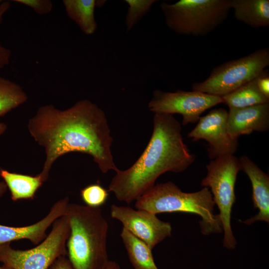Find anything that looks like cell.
Segmentation results:
<instances>
[{
  "label": "cell",
  "instance_id": "6da1fadb",
  "mask_svg": "<svg viewBox=\"0 0 269 269\" xmlns=\"http://www.w3.org/2000/svg\"><path fill=\"white\" fill-rule=\"evenodd\" d=\"M33 139L45 151L41 171L43 182L60 156L72 152L90 155L101 172L118 170L111 151L113 138L104 111L87 99L60 110L52 105L40 107L27 123Z\"/></svg>",
  "mask_w": 269,
  "mask_h": 269
},
{
  "label": "cell",
  "instance_id": "7a4b0ae2",
  "mask_svg": "<svg viewBox=\"0 0 269 269\" xmlns=\"http://www.w3.org/2000/svg\"><path fill=\"white\" fill-rule=\"evenodd\" d=\"M153 132L140 156L129 168L118 170L109 185L116 198L127 204L136 201L166 172H181L195 159L184 143L180 123L172 115L154 114Z\"/></svg>",
  "mask_w": 269,
  "mask_h": 269
},
{
  "label": "cell",
  "instance_id": "3957f363",
  "mask_svg": "<svg viewBox=\"0 0 269 269\" xmlns=\"http://www.w3.org/2000/svg\"><path fill=\"white\" fill-rule=\"evenodd\" d=\"M68 259L74 269H104L108 262L107 220L100 207L69 203Z\"/></svg>",
  "mask_w": 269,
  "mask_h": 269
},
{
  "label": "cell",
  "instance_id": "277c9868",
  "mask_svg": "<svg viewBox=\"0 0 269 269\" xmlns=\"http://www.w3.org/2000/svg\"><path fill=\"white\" fill-rule=\"evenodd\" d=\"M215 203L207 187L192 193L183 192L172 182L154 185L135 201L136 209L155 215L162 213L186 212L200 216L201 232L205 235L222 231L219 215L214 214Z\"/></svg>",
  "mask_w": 269,
  "mask_h": 269
},
{
  "label": "cell",
  "instance_id": "5b68a950",
  "mask_svg": "<svg viewBox=\"0 0 269 269\" xmlns=\"http://www.w3.org/2000/svg\"><path fill=\"white\" fill-rule=\"evenodd\" d=\"M167 27L180 35L203 36L227 18L231 0H180L169 4L162 2Z\"/></svg>",
  "mask_w": 269,
  "mask_h": 269
},
{
  "label": "cell",
  "instance_id": "8992f818",
  "mask_svg": "<svg viewBox=\"0 0 269 269\" xmlns=\"http://www.w3.org/2000/svg\"><path fill=\"white\" fill-rule=\"evenodd\" d=\"M207 175L201 182L204 187L211 189L213 199L219 210L218 214L224 231L223 245L228 249L236 247L237 242L231 225V213L236 201L235 186L241 169L239 160L234 155L212 159L206 166Z\"/></svg>",
  "mask_w": 269,
  "mask_h": 269
},
{
  "label": "cell",
  "instance_id": "52a82bcc",
  "mask_svg": "<svg viewBox=\"0 0 269 269\" xmlns=\"http://www.w3.org/2000/svg\"><path fill=\"white\" fill-rule=\"evenodd\" d=\"M50 232L37 246L21 250L10 243L0 245V262L12 269H48L59 257L67 255L70 224L65 214L53 223Z\"/></svg>",
  "mask_w": 269,
  "mask_h": 269
},
{
  "label": "cell",
  "instance_id": "ba28073f",
  "mask_svg": "<svg viewBox=\"0 0 269 269\" xmlns=\"http://www.w3.org/2000/svg\"><path fill=\"white\" fill-rule=\"evenodd\" d=\"M269 66V49L264 48L214 67L204 81L195 82L192 91L222 97L255 79Z\"/></svg>",
  "mask_w": 269,
  "mask_h": 269
},
{
  "label": "cell",
  "instance_id": "9c48e42d",
  "mask_svg": "<svg viewBox=\"0 0 269 269\" xmlns=\"http://www.w3.org/2000/svg\"><path fill=\"white\" fill-rule=\"evenodd\" d=\"M222 103L221 97L195 91L168 92L155 90L148 107L154 114H180L182 124L185 125L198 122L204 112Z\"/></svg>",
  "mask_w": 269,
  "mask_h": 269
},
{
  "label": "cell",
  "instance_id": "30bf717a",
  "mask_svg": "<svg viewBox=\"0 0 269 269\" xmlns=\"http://www.w3.org/2000/svg\"><path fill=\"white\" fill-rule=\"evenodd\" d=\"M228 112L223 108L214 109L201 117L196 127L187 134L193 141L205 139L208 142L207 151L212 159L234 155L239 142L233 139L227 131Z\"/></svg>",
  "mask_w": 269,
  "mask_h": 269
},
{
  "label": "cell",
  "instance_id": "8fae6325",
  "mask_svg": "<svg viewBox=\"0 0 269 269\" xmlns=\"http://www.w3.org/2000/svg\"><path fill=\"white\" fill-rule=\"evenodd\" d=\"M110 214L122 223L123 228L152 249L171 235L170 223L160 220L156 215L147 211L113 204L110 207Z\"/></svg>",
  "mask_w": 269,
  "mask_h": 269
},
{
  "label": "cell",
  "instance_id": "7c38bea8",
  "mask_svg": "<svg viewBox=\"0 0 269 269\" xmlns=\"http://www.w3.org/2000/svg\"><path fill=\"white\" fill-rule=\"evenodd\" d=\"M69 198L65 197L56 201L43 219L30 225L10 227L0 225V245L11 241L27 239L38 245L47 236L46 231L59 217L66 214Z\"/></svg>",
  "mask_w": 269,
  "mask_h": 269
},
{
  "label": "cell",
  "instance_id": "4fadbf2b",
  "mask_svg": "<svg viewBox=\"0 0 269 269\" xmlns=\"http://www.w3.org/2000/svg\"><path fill=\"white\" fill-rule=\"evenodd\" d=\"M227 127L233 139L253 132H267L269 129V103L229 108Z\"/></svg>",
  "mask_w": 269,
  "mask_h": 269
},
{
  "label": "cell",
  "instance_id": "5bb4252c",
  "mask_svg": "<svg viewBox=\"0 0 269 269\" xmlns=\"http://www.w3.org/2000/svg\"><path fill=\"white\" fill-rule=\"evenodd\" d=\"M241 169L249 177L252 187V200L258 213L244 223L250 225L257 221L269 223V177L249 157L242 155L239 158Z\"/></svg>",
  "mask_w": 269,
  "mask_h": 269
},
{
  "label": "cell",
  "instance_id": "9a60e30c",
  "mask_svg": "<svg viewBox=\"0 0 269 269\" xmlns=\"http://www.w3.org/2000/svg\"><path fill=\"white\" fill-rule=\"evenodd\" d=\"M234 16L253 28L269 26V0H231Z\"/></svg>",
  "mask_w": 269,
  "mask_h": 269
},
{
  "label": "cell",
  "instance_id": "2e32d148",
  "mask_svg": "<svg viewBox=\"0 0 269 269\" xmlns=\"http://www.w3.org/2000/svg\"><path fill=\"white\" fill-rule=\"evenodd\" d=\"M0 176L10 191L12 201L33 199L43 182L38 174L35 176L9 172L0 168Z\"/></svg>",
  "mask_w": 269,
  "mask_h": 269
},
{
  "label": "cell",
  "instance_id": "e0dca14e",
  "mask_svg": "<svg viewBox=\"0 0 269 269\" xmlns=\"http://www.w3.org/2000/svg\"><path fill=\"white\" fill-rule=\"evenodd\" d=\"M65 11L86 35L94 34L98 24L95 17L96 0H63Z\"/></svg>",
  "mask_w": 269,
  "mask_h": 269
},
{
  "label": "cell",
  "instance_id": "ac0fdd59",
  "mask_svg": "<svg viewBox=\"0 0 269 269\" xmlns=\"http://www.w3.org/2000/svg\"><path fill=\"white\" fill-rule=\"evenodd\" d=\"M120 236L134 269H158L153 260L152 249L145 242L124 228Z\"/></svg>",
  "mask_w": 269,
  "mask_h": 269
},
{
  "label": "cell",
  "instance_id": "d6986e66",
  "mask_svg": "<svg viewBox=\"0 0 269 269\" xmlns=\"http://www.w3.org/2000/svg\"><path fill=\"white\" fill-rule=\"evenodd\" d=\"M221 97L222 103L229 108H241L269 103V99L259 90L256 78Z\"/></svg>",
  "mask_w": 269,
  "mask_h": 269
},
{
  "label": "cell",
  "instance_id": "ffe728a7",
  "mask_svg": "<svg viewBox=\"0 0 269 269\" xmlns=\"http://www.w3.org/2000/svg\"><path fill=\"white\" fill-rule=\"evenodd\" d=\"M28 96L18 84L0 76V117L25 103Z\"/></svg>",
  "mask_w": 269,
  "mask_h": 269
},
{
  "label": "cell",
  "instance_id": "44dd1931",
  "mask_svg": "<svg viewBox=\"0 0 269 269\" xmlns=\"http://www.w3.org/2000/svg\"><path fill=\"white\" fill-rule=\"evenodd\" d=\"M128 9L125 18L126 29L131 30L150 10L156 0H125Z\"/></svg>",
  "mask_w": 269,
  "mask_h": 269
},
{
  "label": "cell",
  "instance_id": "7402d4cb",
  "mask_svg": "<svg viewBox=\"0 0 269 269\" xmlns=\"http://www.w3.org/2000/svg\"><path fill=\"white\" fill-rule=\"evenodd\" d=\"M81 197L87 206L98 208L106 202L108 191L98 184L87 186L81 190Z\"/></svg>",
  "mask_w": 269,
  "mask_h": 269
},
{
  "label": "cell",
  "instance_id": "603a6c76",
  "mask_svg": "<svg viewBox=\"0 0 269 269\" xmlns=\"http://www.w3.org/2000/svg\"><path fill=\"white\" fill-rule=\"evenodd\" d=\"M14 1L32 8L40 15L49 13L53 8V3L50 0H14Z\"/></svg>",
  "mask_w": 269,
  "mask_h": 269
},
{
  "label": "cell",
  "instance_id": "cb8c5ba5",
  "mask_svg": "<svg viewBox=\"0 0 269 269\" xmlns=\"http://www.w3.org/2000/svg\"><path fill=\"white\" fill-rule=\"evenodd\" d=\"M10 3L8 1H3L0 3V22L4 13L9 9ZM10 49L3 46L0 43V69L8 65L11 56Z\"/></svg>",
  "mask_w": 269,
  "mask_h": 269
},
{
  "label": "cell",
  "instance_id": "d4e9b609",
  "mask_svg": "<svg viewBox=\"0 0 269 269\" xmlns=\"http://www.w3.org/2000/svg\"><path fill=\"white\" fill-rule=\"evenodd\" d=\"M258 87L260 92L269 99V72L265 69L256 78Z\"/></svg>",
  "mask_w": 269,
  "mask_h": 269
},
{
  "label": "cell",
  "instance_id": "484cf974",
  "mask_svg": "<svg viewBox=\"0 0 269 269\" xmlns=\"http://www.w3.org/2000/svg\"><path fill=\"white\" fill-rule=\"evenodd\" d=\"M48 269H74L68 258L60 256L58 258Z\"/></svg>",
  "mask_w": 269,
  "mask_h": 269
},
{
  "label": "cell",
  "instance_id": "4316f807",
  "mask_svg": "<svg viewBox=\"0 0 269 269\" xmlns=\"http://www.w3.org/2000/svg\"><path fill=\"white\" fill-rule=\"evenodd\" d=\"M104 269H122L116 262L109 261Z\"/></svg>",
  "mask_w": 269,
  "mask_h": 269
},
{
  "label": "cell",
  "instance_id": "83f0119b",
  "mask_svg": "<svg viewBox=\"0 0 269 269\" xmlns=\"http://www.w3.org/2000/svg\"><path fill=\"white\" fill-rule=\"evenodd\" d=\"M7 187L4 181H0V198L6 192Z\"/></svg>",
  "mask_w": 269,
  "mask_h": 269
},
{
  "label": "cell",
  "instance_id": "f1b7e54d",
  "mask_svg": "<svg viewBox=\"0 0 269 269\" xmlns=\"http://www.w3.org/2000/svg\"><path fill=\"white\" fill-rule=\"evenodd\" d=\"M6 128L7 126L5 123L0 122V135L5 132Z\"/></svg>",
  "mask_w": 269,
  "mask_h": 269
},
{
  "label": "cell",
  "instance_id": "f546056e",
  "mask_svg": "<svg viewBox=\"0 0 269 269\" xmlns=\"http://www.w3.org/2000/svg\"><path fill=\"white\" fill-rule=\"evenodd\" d=\"M105 0H96V6H102L105 3Z\"/></svg>",
  "mask_w": 269,
  "mask_h": 269
},
{
  "label": "cell",
  "instance_id": "4dcf8cb0",
  "mask_svg": "<svg viewBox=\"0 0 269 269\" xmlns=\"http://www.w3.org/2000/svg\"><path fill=\"white\" fill-rule=\"evenodd\" d=\"M0 269H12L3 265L2 266H0Z\"/></svg>",
  "mask_w": 269,
  "mask_h": 269
}]
</instances>
